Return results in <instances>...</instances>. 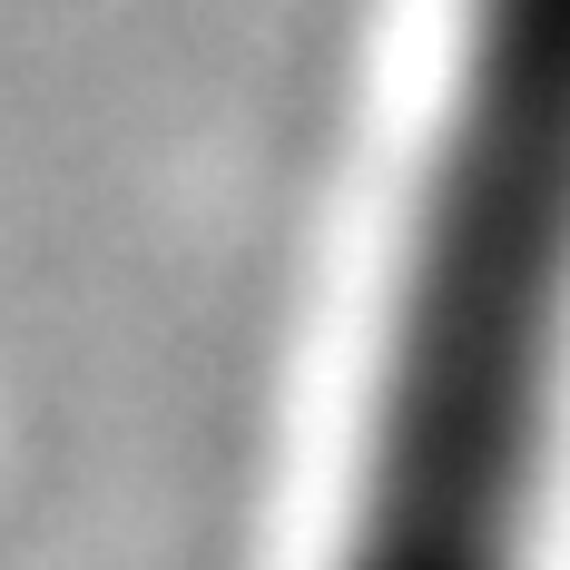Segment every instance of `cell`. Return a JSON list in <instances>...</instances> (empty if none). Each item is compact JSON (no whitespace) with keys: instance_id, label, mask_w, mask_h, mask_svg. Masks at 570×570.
<instances>
[{"instance_id":"1","label":"cell","mask_w":570,"mask_h":570,"mask_svg":"<svg viewBox=\"0 0 570 570\" xmlns=\"http://www.w3.org/2000/svg\"><path fill=\"white\" fill-rule=\"evenodd\" d=\"M570 374V0H462L335 570H531Z\"/></svg>"}]
</instances>
